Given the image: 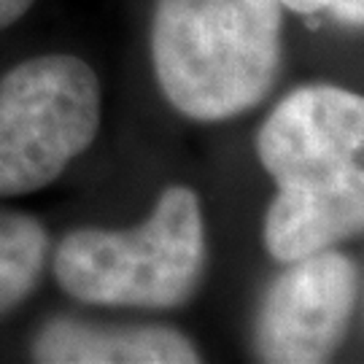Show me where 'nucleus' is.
<instances>
[{
	"label": "nucleus",
	"instance_id": "nucleus-3",
	"mask_svg": "<svg viewBox=\"0 0 364 364\" xmlns=\"http://www.w3.org/2000/svg\"><path fill=\"white\" fill-rule=\"evenodd\" d=\"M100 81L73 54H41L0 78V197L38 192L92 146Z\"/></svg>",
	"mask_w": 364,
	"mask_h": 364
},
{
	"label": "nucleus",
	"instance_id": "nucleus-8",
	"mask_svg": "<svg viewBox=\"0 0 364 364\" xmlns=\"http://www.w3.org/2000/svg\"><path fill=\"white\" fill-rule=\"evenodd\" d=\"M49 259V235L36 216L0 210V316L38 287Z\"/></svg>",
	"mask_w": 364,
	"mask_h": 364
},
{
	"label": "nucleus",
	"instance_id": "nucleus-6",
	"mask_svg": "<svg viewBox=\"0 0 364 364\" xmlns=\"http://www.w3.org/2000/svg\"><path fill=\"white\" fill-rule=\"evenodd\" d=\"M43 364H195L192 340L170 326H111L54 318L33 343Z\"/></svg>",
	"mask_w": 364,
	"mask_h": 364
},
{
	"label": "nucleus",
	"instance_id": "nucleus-4",
	"mask_svg": "<svg viewBox=\"0 0 364 364\" xmlns=\"http://www.w3.org/2000/svg\"><path fill=\"white\" fill-rule=\"evenodd\" d=\"M364 100L329 84L299 87L264 119L257 138L262 168L278 186L335 192L362 186Z\"/></svg>",
	"mask_w": 364,
	"mask_h": 364
},
{
	"label": "nucleus",
	"instance_id": "nucleus-9",
	"mask_svg": "<svg viewBox=\"0 0 364 364\" xmlns=\"http://www.w3.org/2000/svg\"><path fill=\"white\" fill-rule=\"evenodd\" d=\"M326 11L338 22L348 27H362L364 22V0H329Z\"/></svg>",
	"mask_w": 364,
	"mask_h": 364
},
{
	"label": "nucleus",
	"instance_id": "nucleus-7",
	"mask_svg": "<svg viewBox=\"0 0 364 364\" xmlns=\"http://www.w3.org/2000/svg\"><path fill=\"white\" fill-rule=\"evenodd\" d=\"M364 183L335 192L278 186L264 213V248L278 262H297L362 232Z\"/></svg>",
	"mask_w": 364,
	"mask_h": 364
},
{
	"label": "nucleus",
	"instance_id": "nucleus-1",
	"mask_svg": "<svg viewBox=\"0 0 364 364\" xmlns=\"http://www.w3.org/2000/svg\"><path fill=\"white\" fill-rule=\"evenodd\" d=\"M284 57L281 0H156L151 60L183 117L221 122L273 90Z\"/></svg>",
	"mask_w": 364,
	"mask_h": 364
},
{
	"label": "nucleus",
	"instance_id": "nucleus-10",
	"mask_svg": "<svg viewBox=\"0 0 364 364\" xmlns=\"http://www.w3.org/2000/svg\"><path fill=\"white\" fill-rule=\"evenodd\" d=\"M33 0H0V30L11 27L30 11Z\"/></svg>",
	"mask_w": 364,
	"mask_h": 364
},
{
	"label": "nucleus",
	"instance_id": "nucleus-11",
	"mask_svg": "<svg viewBox=\"0 0 364 364\" xmlns=\"http://www.w3.org/2000/svg\"><path fill=\"white\" fill-rule=\"evenodd\" d=\"M281 6L294 14H321L326 11L329 0H281Z\"/></svg>",
	"mask_w": 364,
	"mask_h": 364
},
{
	"label": "nucleus",
	"instance_id": "nucleus-5",
	"mask_svg": "<svg viewBox=\"0 0 364 364\" xmlns=\"http://www.w3.org/2000/svg\"><path fill=\"white\" fill-rule=\"evenodd\" d=\"M359 273L346 254L326 248L289 262L262 299L254 348L270 364L326 362L348 335Z\"/></svg>",
	"mask_w": 364,
	"mask_h": 364
},
{
	"label": "nucleus",
	"instance_id": "nucleus-2",
	"mask_svg": "<svg viewBox=\"0 0 364 364\" xmlns=\"http://www.w3.org/2000/svg\"><path fill=\"white\" fill-rule=\"evenodd\" d=\"M205 224L189 186H168L135 230H73L54 251V275L84 305L168 311L195 297L205 273Z\"/></svg>",
	"mask_w": 364,
	"mask_h": 364
}]
</instances>
